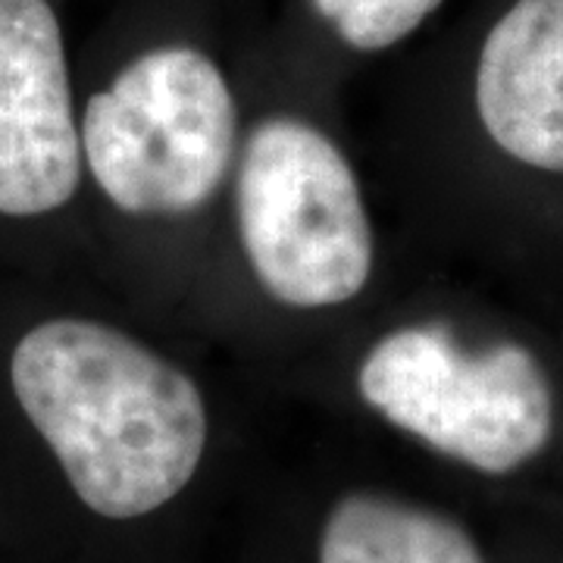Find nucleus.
I'll list each match as a JSON object with an SVG mask.
<instances>
[{"label":"nucleus","instance_id":"f257e3e1","mask_svg":"<svg viewBox=\"0 0 563 563\" xmlns=\"http://www.w3.org/2000/svg\"><path fill=\"white\" fill-rule=\"evenodd\" d=\"M10 379L81 504L132 520L173 501L207 448L198 385L120 329L91 320L35 325Z\"/></svg>","mask_w":563,"mask_h":563},{"label":"nucleus","instance_id":"f03ea898","mask_svg":"<svg viewBox=\"0 0 563 563\" xmlns=\"http://www.w3.org/2000/svg\"><path fill=\"white\" fill-rule=\"evenodd\" d=\"M357 385L391 426L485 476L523 470L551 442V385L517 342L470 351L442 322L404 325L363 357Z\"/></svg>","mask_w":563,"mask_h":563},{"label":"nucleus","instance_id":"7ed1b4c3","mask_svg":"<svg viewBox=\"0 0 563 563\" xmlns=\"http://www.w3.org/2000/svg\"><path fill=\"white\" fill-rule=\"evenodd\" d=\"M81 154L125 213H191L220 188L235 154L232 91L201 51H151L88 101Z\"/></svg>","mask_w":563,"mask_h":563},{"label":"nucleus","instance_id":"20e7f679","mask_svg":"<svg viewBox=\"0 0 563 563\" xmlns=\"http://www.w3.org/2000/svg\"><path fill=\"white\" fill-rule=\"evenodd\" d=\"M239 225L254 276L282 303L335 307L361 295L373 232L344 154L301 120L261 122L244 144Z\"/></svg>","mask_w":563,"mask_h":563},{"label":"nucleus","instance_id":"39448f33","mask_svg":"<svg viewBox=\"0 0 563 563\" xmlns=\"http://www.w3.org/2000/svg\"><path fill=\"white\" fill-rule=\"evenodd\" d=\"M79 179L60 22L47 0H0V213H51Z\"/></svg>","mask_w":563,"mask_h":563},{"label":"nucleus","instance_id":"423d86ee","mask_svg":"<svg viewBox=\"0 0 563 563\" xmlns=\"http://www.w3.org/2000/svg\"><path fill=\"white\" fill-rule=\"evenodd\" d=\"M476 103L501 151L563 173V0H520L504 13L483 44Z\"/></svg>","mask_w":563,"mask_h":563},{"label":"nucleus","instance_id":"0eeeda50","mask_svg":"<svg viewBox=\"0 0 563 563\" xmlns=\"http://www.w3.org/2000/svg\"><path fill=\"white\" fill-rule=\"evenodd\" d=\"M320 563H485L454 517L376 492H351L322 526Z\"/></svg>","mask_w":563,"mask_h":563},{"label":"nucleus","instance_id":"6e6552de","mask_svg":"<svg viewBox=\"0 0 563 563\" xmlns=\"http://www.w3.org/2000/svg\"><path fill=\"white\" fill-rule=\"evenodd\" d=\"M344 44L385 51L407 38L442 0H313Z\"/></svg>","mask_w":563,"mask_h":563}]
</instances>
